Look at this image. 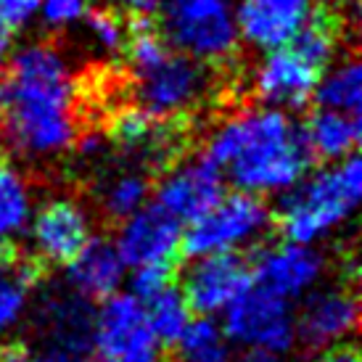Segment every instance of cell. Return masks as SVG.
Listing matches in <instances>:
<instances>
[{"label":"cell","instance_id":"1","mask_svg":"<svg viewBox=\"0 0 362 362\" xmlns=\"http://www.w3.org/2000/svg\"><path fill=\"white\" fill-rule=\"evenodd\" d=\"M3 146L30 161L59 159L80 132L77 80L66 53L51 42L13 48L0 80Z\"/></svg>","mask_w":362,"mask_h":362},{"label":"cell","instance_id":"2","mask_svg":"<svg viewBox=\"0 0 362 362\" xmlns=\"http://www.w3.org/2000/svg\"><path fill=\"white\" fill-rule=\"evenodd\" d=\"M204 156L222 172L235 191L254 196H283L310 164L302 127L291 111L249 106L220 119L206 135Z\"/></svg>","mask_w":362,"mask_h":362},{"label":"cell","instance_id":"3","mask_svg":"<svg viewBox=\"0 0 362 362\" xmlns=\"http://www.w3.org/2000/svg\"><path fill=\"white\" fill-rule=\"evenodd\" d=\"M124 56L135 103L156 119H180L199 109L209 95L211 82L206 66L175 51L161 32L143 19L138 27H130Z\"/></svg>","mask_w":362,"mask_h":362},{"label":"cell","instance_id":"4","mask_svg":"<svg viewBox=\"0 0 362 362\" xmlns=\"http://www.w3.org/2000/svg\"><path fill=\"white\" fill-rule=\"evenodd\" d=\"M362 202V164L357 156L328 161L317 172H304L281 196L272 214L283 238L299 243L328 241L354 217Z\"/></svg>","mask_w":362,"mask_h":362},{"label":"cell","instance_id":"5","mask_svg":"<svg viewBox=\"0 0 362 362\" xmlns=\"http://www.w3.org/2000/svg\"><path fill=\"white\" fill-rule=\"evenodd\" d=\"M161 37L175 51L209 66H228L241 48L233 0H164Z\"/></svg>","mask_w":362,"mask_h":362},{"label":"cell","instance_id":"6","mask_svg":"<svg viewBox=\"0 0 362 362\" xmlns=\"http://www.w3.org/2000/svg\"><path fill=\"white\" fill-rule=\"evenodd\" d=\"M272 225V209L262 196L246 191L222 193L202 217L188 222V230L182 233V252L188 257L241 254L259 246Z\"/></svg>","mask_w":362,"mask_h":362},{"label":"cell","instance_id":"7","mask_svg":"<svg viewBox=\"0 0 362 362\" xmlns=\"http://www.w3.org/2000/svg\"><path fill=\"white\" fill-rule=\"evenodd\" d=\"M88 344L98 362H161L164 349L146 317L143 302L122 288L101 299L93 312Z\"/></svg>","mask_w":362,"mask_h":362},{"label":"cell","instance_id":"8","mask_svg":"<svg viewBox=\"0 0 362 362\" xmlns=\"http://www.w3.org/2000/svg\"><path fill=\"white\" fill-rule=\"evenodd\" d=\"M233 346L254 354H288L296 346V310L291 302L252 286L222 312Z\"/></svg>","mask_w":362,"mask_h":362},{"label":"cell","instance_id":"9","mask_svg":"<svg viewBox=\"0 0 362 362\" xmlns=\"http://www.w3.org/2000/svg\"><path fill=\"white\" fill-rule=\"evenodd\" d=\"M328 259L315 243L283 238L259 249L252 267V281L286 302H299L325 281Z\"/></svg>","mask_w":362,"mask_h":362},{"label":"cell","instance_id":"10","mask_svg":"<svg viewBox=\"0 0 362 362\" xmlns=\"http://www.w3.org/2000/svg\"><path fill=\"white\" fill-rule=\"evenodd\" d=\"M24 238L40 262L66 264L93 238V217L77 199L53 196L35 204Z\"/></svg>","mask_w":362,"mask_h":362},{"label":"cell","instance_id":"11","mask_svg":"<svg viewBox=\"0 0 362 362\" xmlns=\"http://www.w3.org/2000/svg\"><path fill=\"white\" fill-rule=\"evenodd\" d=\"M360 322L357 293L346 286H317L296 310V341L312 352H328L346 344Z\"/></svg>","mask_w":362,"mask_h":362},{"label":"cell","instance_id":"12","mask_svg":"<svg viewBox=\"0 0 362 362\" xmlns=\"http://www.w3.org/2000/svg\"><path fill=\"white\" fill-rule=\"evenodd\" d=\"M320 71L293 45H281L262 53L249 74V88L264 106L299 111L312 101Z\"/></svg>","mask_w":362,"mask_h":362},{"label":"cell","instance_id":"13","mask_svg":"<svg viewBox=\"0 0 362 362\" xmlns=\"http://www.w3.org/2000/svg\"><path fill=\"white\" fill-rule=\"evenodd\" d=\"M252 286V267L241 254H204L182 272L180 291L196 315H222Z\"/></svg>","mask_w":362,"mask_h":362},{"label":"cell","instance_id":"14","mask_svg":"<svg viewBox=\"0 0 362 362\" xmlns=\"http://www.w3.org/2000/svg\"><path fill=\"white\" fill-rule=\"evenodd\" d=\"M117 249L127 270L138 267H172L182 249V225L156 204H146L124 217L117 230Z\"/></svg>","mask_w":362,"mask_h":362},{"label":"cell","instance_id":"15","mask_svg":"<svg viewBox=\"0 0 362 362\" xmlns=\"http://www.w3.org/2000/svg\"><path fill=\"white\" fill-rule=\"evenodd\" d=\"M225 193V177L206 156L175 161L170 164L161 180L156 182V206L167 211L172 220L188 225L202 217L211 204Z\"/></svg>","mask_w":362,"mask_h":362},{"label":"cell","instance_id":"16","mask_svg":"<svg viewBox=\"0 0 362 362\" xmlns=\"http://www.w3.org/2000/svg\"><path fill=\"white\" fill-rule=\"evenodd\" d=\"M315 8L317 0H241L235 6L241 45L259 53L288 45Z\"/></svg>","mask_w":362,"mask_h":362},{"label":"cell","instance_id":"17","mask_svg":"<svg viewBox=\"0 0 362 362\" xmlns=\"http://www.w3.org/2000/svg\"><path fill=\"white\" fill-rule=\"evenodd\" d=\"M64 267L69 288L85 296L88 302H101L117 293L127 278V264L122 259L117 243L95 235Z\"/></svg>","mask_w":362,"mask_h":362},{"label":"cell","instance_id":"18","mask_svg":"<svg viewBox=\"0 0 362 362\" xmlns=\"http://www.w3.org/2000/svg\"><path fill=\"white\" fill-rule=\"evenodd\" d=\"M170 122L156 119L148 111L135 106H122L109 124V141H114L122 151L146 164H164L177 153V135L167 127Z\"/></svg>","mask_w":362,"mask_h":362},{"label":"cell","instance_id":"19","mask_svg":"<svg viewBox=\"0 0 362 362\" xmlns=\"http://www.w3.org/2000/svg\"><path fill=\"white\" fill-rule=\"evenodd\" d=\"M360 135L362 124L357 114L322 106H317L302 127V141L310 159H320L322 164L352 156L360 146Z\"/></svg>","mask_w":362,"mask_h":362},{"label":"cell","instance_id":"20","mask_svg":"<svg viewBox=\"0 0 362 362\" xmlns=\"http://www.w3.org/2000/svg\"><path fill=\"white\" fill-rule=\"evenodd\" d=\"M42 333L48 336L53 349H69L82 352V346L90 339V320L93 312L88 310V299L77 291L56 293L48 296L37 310Z\"/></svg>","mask_w":362,"mask_h":362},{"label":"cell","instance_id":"21","mask_svg":"<svg viewBox=\"0 0 362 362\" xmlns=\"http://www.w3.org/2000/svg\"><path fill=\"white\" fill-rule=\"evenodd\" d=\"M35 204V191L24 170L13 161H0V249L27 235Z\"/></svg>","mask_w":362,"mask_h":362},{"label":"cell","instance_id":"22","mask_svg":"<svg viewBox=\"0 0 362 362\" xmlns=\"http://www.w3.org/2000/svg\"><path fill=\"white\" fill-rule=\"evenodd\" d=\"M172 346L177 352V362H233L235 349L225 325L209 315L191 317Z\"/></svg>","mask_w":362,"mask_h":362},{"label":"cell","instance_id":"23","mask_svg":"<svg viewBox=\"0 0 362 362\" xmlns=\"http://www.w3.org/2000/svg\"><path fill=\"white\" fill-rule=\"evenodd\" d=\"M312 98L322 109H339L360 114L362 106V66L357 59L331 61L317 77Z\"/></svg>","mask_w":362,"mask_h":362},{"label":"cell","instance_id":"24","mask_svg":"<svg viewBox=\"0 0 362 362\" xmlns=\"http://www.w3.org/2000/svg\"><path fill=\"white\" fill-rule=\"evenodd\" d=\"M304 59L312 61L317 69H325L331 61L339 59V48H341V19L328 11L325 6L317 3V8L312 13L307 24L293 35L288 42Z\"/></svg>","mask_w":362,"mask_h":362},{"label":"cell","instance_id":"25","mask_svg":"<svg viewBox=\"0 0 362 362\" xmlns=\"http://www.w3.org/2000/svg\"><path fill=\"white\" fill-rule=\"evenodd\" d=\"M151 196V182L141 170H122L114 172L103 180L98 191V206L109 220L122 222L124 217L135 214L148 204Z\"/></svg>","mask_w":362,"mask_h":362},{"label":"cell","instance_id":"26","mask_svg":"<svg viewBox=\"0 0 362 362\" xmlns=\"http://www.w3.org/2000/svg\"><path fill=\"white\" fill-rule=\"evenodd\" d=\"M141 302L143 310H146V317H148L153 333L159 336L161 344L177 341V336L185 331V325L193 317L191 304L185 302V296L175 283H167L164 288H159L156 293L146 296Z\"/></svg>","mask_w":362,"mask_h":362},{"label":"cell","instance_id":"27","mask_svg":"<svg viewBox=\"0 0 362 362\" xmlns=\"http://www.w3.org/2000/svg\"><path fill=\"white\" fill-rule=\"evenodd\" d=\"M32 270L24 264H8V270L0 275V336L16 331L24 322L32 299Z\"/></svg>","mask_w":362,"mask_h":362},{"label":"cell","instance_id":"28","mask_svg":"<svg viewBox=\"0 0 362 362\" xmlns=\"http://www.w3.org/2000/svg\"><path fill=\"white\" fill-rule=\"evenodd\" d=\"M85 35L90 40V48L103 59H117L127 48L130 37V24L122 19L119 11L109 8H90L82 19Z\"/></svg>","mask_w":362,"mask_h":362},{"label":"cell","instance_id":"29","mask_svg":"<svg viewBox=\"0 0 362 362\" xmlns=\"http://www.w3.org/2000/svg\"><path fill=\"white\" fill-rule=\"evenodd\" d=\"M90 8V0H40L37 19L45 30L66 32L71 27H80Z\"/></svg>","mask_w":362,"mask_h":362},{"label":"cell","instance_id":"30","mask_svg":"<svg viewBox=\"0 0 362 362\" xmlns=\"http://www.w3.org/2000/svg\"><path fill=\"white\" fill-rule=\"evenodd\" d=\"M40 0H0V30L21 32L37 19Z\"/></svg>","mask_w":362,"mask_h":362},{"label":"cell","instance_id":"31","mask_svg":"<svg viewBox=\"0 0 362 362\" xmlns=\"http://www.w3.org/2000/svg\"><path fill=\"white\" fill-rule=\"evenodd\" d=\"M164 0H109L114 11H119L124 16H135V19H148L151 13H159Z\"/></svg>","mask_w":362,"mask_h":362},{"label":"cell","instance_id":"32","mask_svg":"<svg viewBox=\"0 0 362 362\" xmlns=\"http://www.w3.org/2000/svg\"><path fill=\"white\" fill-rule=\"evenodd\" d=\"M32 362H93L88 357H82V352H69V349H48V352L32 357Z\"/></svg>","mask_w":362,"mask_h":362},{"label":"cell","instance_id":"33","mask_svg":"<svg viewBox=\"0 0 362 362\" xmlns=\"http://www.w3.org/2000/svg\"><path fill=\"white\" fill-rule=\"evenodd\" d=\"M322 362H362V360L354 346H349V344H339V346H333V349L325 352V360Z\"/></svg>","mask_w":362,"mask_h":362},{"label":"cell","instance_id":"34","mask_svg":"<svg viewBox=\"0 0 362 362\" xmlns=\"http://www.w3.org/2000/svg\"><path fill=\"white\" fill-rule=\"evenodd\" d=\"M11 53H13V32L0 30V71H3V66L8 64Z\"/></svg>","mask_w":362,"mask_h":362},{"label":"cell","instance_id":"35","mask_svg":"<svg viewBox=\"0 0 362 362\" xmlns=\"http://www.w3.org/2000/svg\"><path fill=\"white\" fill-rule=\"evenodd\" d=\"M243 362H296V360H288L286 354H254V352H246Z\"/></svg>","mask_w":362,"mask_h":362},{"label":"cell","instance_id":"36","mask_svg":"<svg viewBox=\"0 0 362 362\" xmlns=\"http://www.w3.org/2000/svg\"><path fill=\"white\" fill-rule=\"evenodd\" d=\"M0 362H32L24 349H0Z\"/></svg>","mask_w":362,"mask_h":362},{"label":"cell","instance_id":"37","mask_svg":"<svg viewBox=\"0 0 362 362\" xmlns=\"http://www.w3.org/2000/svg\"><path fill=\"white\" fill-rule=\"evenodd\" d=\"M6 270H8V262H6V259H3V257H0V275H3V272H6Z\"/></svg>","mask_w":362,"mask_h":362},{"label":"cell","instance_id":"38","mask_svg":"<svg viewBox=\"0 0 362 362\" xmlns=\"http://www.w3.org/2000/svg\"><path fill=\"white\" fill-rule=\"evenodd\" d=\"M0 148H3V117H0Z\"/></svg>","mask_w":362,"mask_h":362}]
</instances>
